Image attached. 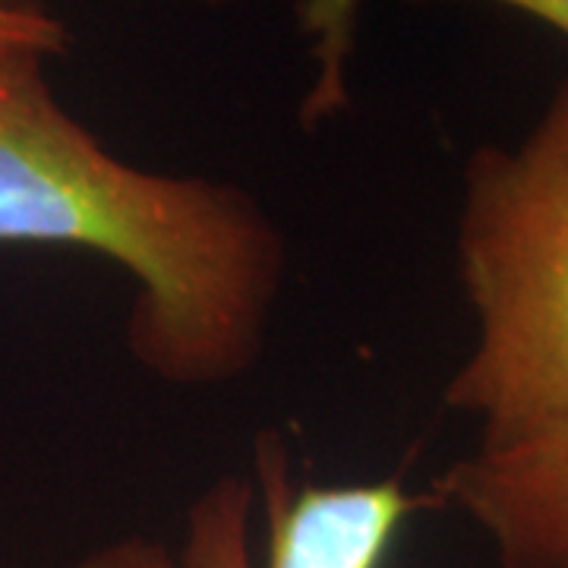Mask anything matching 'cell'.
I'll use <instances>...</instances> for the list:
<instances>
[{"label": "cell", "mask_w": 568, "mask_h": 568, "mask_svg": "<svg viewBox=\"0 0 568 568\" xmlns=\"http://www.w3.org/2000/svg\"><path fill=\"white\" fill-rule=\"evenodd\" d=\"M297 26L316 63V80L301 102V123L316 130L351 104L347 67L357 48L361 0H297Z\"/></svg>", "instance_id": "5"}, {"label": "cell", "mask_w": 568, "mask_h": 568, "mask_svg": "<svg viewBox=\"0 0 568 568\" xmlns=\"http://www.w3.org/2000/svg\"><path fill=\"white\" fill-rule=\"evenodd\" d=\"M458 284L474 345L446 407L503 439L568 417V80L511 145H480L462 174Z\"/></svg>", "instance_id": "2"}, {"label": "cell", "mask_w": 568, "mask_h": 568, "mask_svg": "<svg viewBox=\"0 0 568 568\" xmlns=\"http://www.w3.org/2000/svg\"><path fill=\"white\" fill-rule=\"evenodd\" d=\"M70 51V29L41 3L0 0V82L44 70Z\"/></svg>", "instance_id": "6"}, {"label": "cell", "mask_w": 568, "mask_h": 568, "mask_svg": "<svg viewBox=\"0 0 568 568\" xmlns=\"http://www.w3.org/2000/svg\"><path fill=\"white\" fill-rule=\"evenodd\" d=\"M433 496L487 537L499 568H568V417L480 439Z\"/></svg>", "instance_id": "4"}, {"label": "cell", "mask_w": 568, "mask_h": 568, "mask_svg": "<svg viewBox=\"0 0 568 568\" xmlns=\"http://www.w3.org/2000/svg\"><path fill=\"white\" fill-rule=\"evenodd\" d=\"M436 506L398 477L297 484L282 433L253 439V474L205 487L183 518V544L130 534L77 568H386L407 521Z\"/></svg>", "instance_id": "3"}, {"label": "cell", "mask_w": 568, "mask_h": 568, "mask_svg": "<svg viewBox=\"0 0 568 568\" xmlns=\"http://www.w3.org/2000/svg\"><path fill=\"white\" fill-rule=\"evenodd\" d=\"M410 7H446V3H489L525 13L530 20L544 22L568 39V0H405Z\"/></svg>", "instance_id": "7"}, {"label": "cell", "mask_w": 568, "mask_h": 568, "mask_svg": "<svg viewBox=\"0 0 568 568\" xmlns=\"http://www.w3.org/2000/svg\"><path fill=\"white\" fill-rule=\"evenodd\" d=\"M0 244L123 268L136 284L126 351L178 388L227 386L263 361L287 272L282 227L250 190L123 162L44 70L0 82Z\"/></svg>", "instance_id": "1"}, {"label": "cell", "mask_w": 568, "mask_h": 568, "mask_svg": "<svg viewBox=\"0 0 568 568\" xmlns=\"http://www.w3.org/2000/svg\"><path fill=\"white\" fill-rule=\"evenodd\" d=\"M17 3H39V0H17ZM203 3H212V7H224V3H234V0H203Z\"/></svg>", "instance_id": "8"}]
</instances>
